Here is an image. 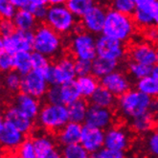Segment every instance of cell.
<instances>
[{
  "label": "cell",
  "mask_w": 158,
  "mask_h": 158,
  "mask_svg": "<svg viewBox=\"0 0 158 158\" xmlns=\"http://www.w3.org/2000/svg\"><path fill=\"white\" fill-rule=\"evenodd\" d=\"M62 158H91V154L81 144L62 147Z\"/></svg>",
  "instance_id": "d6a6232c"
},
{
  "label": "cell",
  "mask_w": 158,
  "mask_h": 158,
  "mask_svg": "<svg viewBox=\"0 0 158 158\" xmlns=\"http://www.w3.org/2000/svg\"><path fill=\"white\" fill-rule=\"evenodd\" d=\"M70 50L76 60L93 61L97 58L96 38L86 31L78 32L71 39Z\"/></svg>",
  "instance_id": "52a82bcc"
},
{
  "label": "cell",
  "mask_w": 158,
  "mask_h": 158,
  "mask_svg": "<svg viewBox=\"0 0 158 158\" xmlns=\"http://www.w3.org/2000/svg\"><path fill=\"white\" fill-rule=\"evenodd\" d=\"M136 89L143 94L153 98H158V80L152 75L137 81Z\"/></svg>",
  "instance_id": "f1b7e54d"
},
{
  "label": "cell",
  "mask_w": 158,
  "mask_h": 158,
  "mask_svg": "<svg viewBox=\"0 0 158 158\" xmlns=\"http://www.w3.org/2000/svg\"><path fill=\"white\" fill-rule=\"evenodd\" d=\"M3 52H5L4 49V38L0 35V54H2Z\"/></svg>",
  "instance_id": "680465c9"
},
{
  "label": "cell",
  "mask_w": 158,
  "mask_h": 158,
  "mask_svg": "<svg viewBox=\"0 0 158 158\" xmlns=\"http://www.w3.org/2000/svg\"><path fill=\"white\" fill-rule=\"evenodd\" d=\"M152 67L144 65V64L138 63V62H135L132 60H131L127 64L128 74L132 78L136 79L137 81L152 75Z\"/></svg>",
  "instance_id": "836d02e7"
},
{
  "label": "cell",
  "mask_w": 158,
  "mask_h": 158,
  "mask_svg": "<svg viewBox=\"0 0 158 158\" xmlns=\"http://www.w3.org/2000/svg\"><path fill=\"white\" fill-rule=\"evenodd\" d=\"M89 104L90 106L111 109L117 105V99L106 88L99 85L97 90L94 92V94L89 98Z\"/></svg>",
  "instance_id": "44dd1931"
},
{
  "label": "cell",
  "mask_w": 158,
  "mask_h": 158,
  "mask_svg": "<svg viewBox=\"0 0 158 158\" xmlns=\"http://www.w3.org/2000/svg\"><path fill=\"white\" fill-rule=\"evenodd\" d=\"M106 11L100 5H94L81 17V25L86 32L92 35L103 34L106 18Z\"/></svg>",
  "instance_id": "4fadbf2b"
},
{
  "label": "cell",
  "mask_w": 158,
  "mask_h": 158,
  "mask_svg": "<svg viewBox=\"0 0 158 158\" xmlns=\"http://www.w3.org/2000/svg\"><path fill=\"white\" fill-rule=\"evenodd\" d=\"M112 10L125 15H133L136 10V0H111Z\"/></svg>",
  "instance_id": "d590c367"
},
{
  "label": "cell",
  "mask_w": 158,
  "mask_h": 158,
  "mask_svg": "<svg viewBox=\"0 0 158 158\" xmlns=\"http://www.w3.org/2000/svg\"><path fill=\"white\" fill-rule=\"evenodd\" d=\"M152 76L154 77L156 80H158V63L155 64V65L152 67Z\"/></svg>",
  "instance_id": "6f0895ef"
},
{
  "label": "cell",
  "mask_w": 158,
  "mask_h": 158,
  "mask_svg": "<svg viewBox=\"0 0 158 158\" xmlns=\"http://www.w3.org/2000/svg\"><path fill=\"white\" fill-rule=\"evenodd\" d=\"M34 51L40 53L47 58L55 57L61 49V38L60 35L55 32L53 29L42 24L35 28L34 32Z\"/></svg>",
  "instance_id": "277c9868"
},
{
  "label": "cell",
  "mask_w": 158,
  "mask_h": 158,
  "mask_svg": "<svg viewBox=\"0 0 158 158\" xmlns=\"http://www.w3.org/2000/svg\"><path fill=\"white\" fill-rule=\"evenodd\" d=\"M10 2L16 8V10L27 9L30 5V0H10Z\"/></svg>",
  "instance_id": "c3c4849f"
},
{
  "label": "cell",
  "mask_w": 158,
  "mask_h": 158,
  "mask_svg": "<svg viewBox=\"0 0 158 158\" xmlns=\"http://www.w3.org/2000/svg\"><path fill=\"white\" fill-rule=\"evenodd\" d=\"M156 54H157V60H158V46H157V48H156Z\"/></svg>",
  "instance_id": "94428289"
},
{
  "label": "cell",
  "mask_w": 158,
  "mask_h": 158,
  "mask_svg": "<svg viewBox=\"0 0 158 158\" xmlns=\"http://www.w3.org/2000/svg\"><path fill=\"white\" fill-rule=\"evenodd\" d=\"M152 98L137 89H131L119 97L117 107L119 112L126 119L132 120L147 113L150 108Z\"/></svg>",
  "instance_id": "3957f363"
},
{
  "label": "cell",
  "mask_w": 158,
  "mask_h": 158,
  "mask_svg": "<svg viewBox=\"0 0 158 158\" xmlns=\"http://www.w3.org/2000/svg\"><path fill=\"white\" fill-rule=\"evenodd\" d=\"M97 57L119 61L126 55V48L123 42L101 35L96 39Z\"/></svg>",
  "instance_id": "9c48e42d"
},
{
  "label": "cell",
  "mask_w": 158,
  "mask_h": 158,
  "mask_svg": "<svg viewBox=\"0 0 158 158\" xmlns=\"http://www.w3.org/2000/svg\"><path fill=\"white\" fill-rule=\"evenodd\" d=\"M3 112L5 121L13 124L27 137L32 134L35 129V122L31 120L29 117H27L25 114H23L14 104L8 106Z\"/></svg>",
  "instance_id": "9a60e30c"
},
{
  "label": "cell",
  "mask_w": 158,
  "mask_h": 158,
  "mask_svg": "<svg viewBox=\"0 0 158 158\" xmlns=\"http://www.w3.org/2000/svg\"><path fill=\"white\" fill-rule=\"evenodd\" d=\"M148 112L152 116L155 123H157L158 122V98L152 99L150 108H148Z\"/></svg>",
  "instance_id": "bcb514c9"
},
{
  "label": "cell",
  "mask_w": 158,
  "mask_h": 158,
  "mask_svg": "<svg viewBox=\"0 0 158 158\" xmlns=\"http://www.w3.org/2000/svg\"><path fill=\"white\" fill-rule=\"evenodd\" d=\"M27 10L31 12L35 18L39 21H45L46 16H47L48 13V8L47 6H35L30 4L28 6Z\"/></svg>",
  "instance_id": "7bdbcfd3"
},
{
  "label": "cell",
  "mask_w": 158,
  "mask_h": 158,
  "mask_svg": "<svg viewBox=\"0 0 158 158\" xmlns=\"http://www.w3.org/2000/svg\"><path fill=\"white\" fill-rule=\"evenodd\" d=\"M48 3L51 6H59V5H64L66 3V0H48Z\"/></svg>",
  "instance_id": "11a10c76"
},
{
  "label": "cell",
  "mask_w": 158,
  "mask_h": 158,
  "mask_svg": "<svg viewBox=\"0 0 158 158\" xmlns=\"http://www.w3.org/2000/svg\"><path fill=\"white\" fill-rule=\"evenodd\" d=\"M50 85L41 73L32 70L21 79L20 92L41 100L45 97Z\"/></svg>",
  "instance_id": "ba28073f"
},
{
  "label": "cell",
  "mask_w": 158,
  "mask_h": 158,
  "mask_svg": "<svg viewBox=\"0 0 158 158\" xmlns=\"http://www.w3.org/2000/svg\"><path fill=\"white\" fill-rule=\"evenodd\" d=\"M30 4L35 6H46L48 4V0H30Z\"/></svg>",
  "instance_id": "f5cc1de1"
},
{
  "label": "cell",
  "mask_w": 158,
  "mask_h": 158,
  "mask_svg": "<svg viewBox=\"0 0 158 158\" xmlns=\"http://www.w3.org/2000/svg\"><path fill=\"white\" fill-rule=\"evenodd\" d=\"M118 62L116 60H106L103 58L97 57L92 61V75L97 79H102L108 74L112 73L117 70Z\"/></svg>",
  "instance_id": "603a6c76"
},
{
  "label": "cell",
  "mask_w": 158,
  "mask_h": 158,
  "mask_svg": "<svg viewBox=\"0 0 158 158\" xmlns=\"http://www.w3.org/2000/svg\"><path fill=\"white\" fill-rule=\"evenodd\" d=\"M16 152L20 156V158H39L33 140L30 136L25 139V141L16 150Z\"/></svg>",
  "instance_id": "8d00e7d4"
},
{
  "label": "cell",
  "mask_w": 158,
  "mask_h": 158,
  "mask_svg": "<svg viewBox=\"0 0 158 158\" xmlns=\"http://www.w3.org/2000/svg\"><path fill=\"white\" fill-rule=\"evenodd\" d=\"M69 122L68 109L63 105L44 104L36 119L38 124L46 132L56 135Z\"/></svg>",
  "instance_id": "7a4b0ae2"
},
{
  "label": "cell",
  "mask_w": 158,
  "mask_h": 158,
  "mask_svg": "<svg viewBox=\"0 0 158 158\" xmlns=\"http://www.w3.org/2000/svg\"><path fill=\"white\" fill-rule=\"evenodd\" d=\"M12 20L16 30L25 32H33V30L36 28V21H38L33 14L27 9L17 10Z\"/></svg>",
  "instance_id": "7402d4cb"
},
{
  "label": "cell",
  "mask_w": 158,
  "mask_h": 158,
  "mask_svg": "<svg viewBox=\"0 0 158 158\" xmlns=\"http://www.w3.org/2000/svg\"><path fill=\"white\" fill-rule=\"evenodd\" d=\"M114 122V112L110 108H104L90 106L87 110L85 124V126L102 129L106 131L112 127Z\"/></svg>",
  "instance_id": "8fae6325"
},
{
  "label": "cell",
  "mask_w": 158,
  "mask_h": 158,
  "mask_svg": "<svg viewBox=\"0 0 158 158\" xmlns=\"http://www.w3.org/2000/svg\"><path fill=\"white\" fill-rule=\"evenodd\" d=\"M97 155L99 158H127L124 152L111 151L106 148H102L99 152H97Z\"/></svg>",
  "instance_id": "f6af8a7d"
},
{
  "label": "cell",
  "mask_w": 158,
  "mask_h": 158,
  "mask_svg": "<svg viewBox=\"0 0 158 158\" xmlns=\"http://www.w3.org/2000/svg\"><path fill=\"white\" fill-rule=\"evenodd\" d=\"M147 36L151 41H158V30L152 27L150 28V29H148Z\"/></svg>",
  "instance_id": "816d5d0a"
},
{
  "label": "cell",
  "mask_w": 158,
  "mask_h": 158,
  "mask_svg": "<svg viewBox=\"0 0 158 158\" xmlns=\"http://www.w3.org/2000/svg\"><path fill=\"white\" fill-rule=\"evenodd\" d=\"M14 105L19 109L23 114L29 117L33 121H36L40 111L41 109L40 100L35 99L25 93L19 92L15 95Z\"/></svg>",
  "instance_id": "d6986e66"
},
{
  "label": "cell",
  "mask_w": 158,
  "mask_h": 158,
  "mask_svg": "<svg viewBox=\"0 0 158 158\" xmlns=\"http://www.w3.org/2000/svg\"><path fill=\"white\" fill-rule=\"evenodd\" d=\"M88 107L89 105L86 102V100L82 98L68 106L67 109L69 115V122H74L78 124L85 123Z\"/></svg>",
  "instance_id": "d4e9b609"
},
{
  "label": "cell",
  "mask_w": 158,
  "mask_h": 158,
  "mask_svg": "<svg viewBox=\"0 0 158 158\" xmlns=\"http://www.w3.org/2000/svg\"><path fill=\"white\" fill-rule=\"evenodd\" d=\"M131 145V135L122 127H111L105 131V148L125 152Z\"/></svg>",
  "instance_id": "7c38bea8"
},
{
  "label": "cell",
  "mask_w": 158,
  "mask_h": 158,
  "mask_svg": "<svg viewBox=\"0 0 158 158\" xmlns=\"http://www.w3.org/2000/svg\"><path fill=\"white\" fill-rule=\"evenodd\" d=\"M16 11L10 0H0V17L2 19H13Z\"/></svg>",
  "instance_id": "ab89813d"
},
{
  "label": "cell",
  "mask_w": 158,
  "mask_h": 158,
  "mask_svg": "<svg viewBox=\"0 0 158 158\" xmlns=\"http://www.w3.org/2000/svg\"><path fill=\"white\" fill-rule=\"evenodd\" d=\"M26 138L27 136L19 129L10 122L5 121L4 127L0 131V148L7 152H16Z\"/></svg>",
  "instance_id": "5bb4252c"
},
{
  "label": "cell",
  "mask_w": 158,
  "mask_h": 158,
  "mask_svg": "<svg viewBox=\"0 0 158 158\" xmlns=\"http://www.w3.org/2000/svg\"><path fill=\"white\" fill-rule=\"evenodd\" d=\"M91 158H99V157H98L97 153H95V154H91Z\"/></svg>",
  "instance_id": "91938a15"
},
{
  "label": "cell",
  "mask_w": 158,
  "mask_h": 158,
  "mask_svg": "<svg viewBox=\"0 0 158 158\" xmlns=\"http://www.w3.org/2000/svg\"><path fill=\"white\" fill-rule=\"evenodd\" d=\"M60 89L61 103L63 106H68L71 104L75 103V102L82 98L76 80L69 81L67 83H64L62 85H60Z\"/></svg>",
  "instance_id": "cb8c5ba5"
},
{
  "label": "cell",
  "mask_w": 158,
  "mask_h": 158,
  "mask_svg": "<svg viewBox=\"0 0 158 158\" xmlns=\"http://www.w3.org/2000/svg\"><path fill=\"white\" fill-rule=\"evenodd\" d=\"M129 57L132 61L153 67L158 63L156 48L151 43L142 42L135 44L129 50Z\"/></svg>",
  "instance_id": "ac0fdd59"
},
{
  "label": "cell",
  "mask_w": 158,
  "mask_h": 158,
  "mask_svg": "<svg viewBox=\"0 0 158 158\" xmlns=\"http://www.w3.org/2000/svg\"><path fill=\"white\" fill-rule=\"evenodd\" d=\"M135 31V23L132 18L115 10H109L103 30V35L121 42L131 40Z\"/></svg>",
  "instance_id": "6da1fadb"
},
{
  "label": "cell",
  "mask_w": 158,
  "mask_h": 158,
  "mask_svg": "<svg viewBox=\"0 0 158 158\" xmlns=\"http://www.w3.org/2000/svg\"><path fill=\"white\" fill-rule=\"evenodd\" d=\"M95 5L94 0H66L65 6L76 17H82Z\"/></svg>",
  "instance_id": "4dcf8cb0"
},
{
  "label": "cell",
  "mask_w": 158,
  "mask_h": 158,
  "mask_svg": "<svg viewBox=\"0 0 158 158\" xmlns=\"http://www.w3.org/2000/svg\"><path fill=\"white\" fill-rule=\"evenodd\" d=\"M155 124H156L155 121L153 120L152 116L148 112L131 120V129L138 134H144V133L151 132L153 129Z\"/></svg>",
  "instance_id": "4316f807"
},
{
  "label": "cell",
  "mask_w": 158,
  "mask_h": 158,
  "mask_svg": "<svg viewBox=\"0 0 158 158\" xmlns=\"http://www.w3.org/2000/svg\"><path fill=\"white\" fill-rule=\"evenodd\" d=\"M14 70L23 77L33 70L32 52H18L13 56Z\"/></svg>",
  "instance_id": "484cf974"
},
{
  "label": "cell",
  "mask_w": 158,
  "mask_h": 158,
  "mask_svg": "<svg viewBox=\"0 0 158 158\" xmlns=\"http://www.w3.org/2000/svg\"><path fill=\"white\" fill-rule=\"evenodd\" d=\"M15 26L12 19H2L0 20V35L3 38L10 36L15 32Z\"/></svg>",
  "instance_id": "ee69618b"
},
{
  "label": "cell",
  "mask_w": 158,
  "mask_h": 158,
  "mask_svg": "<svg viewBox=\"0 0 158 158\" xmlns=\"http://www.w3.org/2000/svg\"><path fill=\"white\" fill-rule=\"evenodd\" d=\"M21 79L22 76L18 74L16 71L12 70L8 73H5L2 79V85L8 92L11 94L16 95L20 92V85H21Z\"/></svg>",
  "instance_id": "f546056e"
},
{
  "label": "cell",
  "mask_w": 158,
  "mask_h": 158,
  "mask_svg": "<svg viewBox=\"0 0 158 158\" xmlns=\"http://www.w3.org/2000/svg\"><path fill=\"white\" fill-rule=\"evenodd\" d=\"M76 81L78 83L82 99H89L99 87V81L92 74L83 77H78Z\"/></svg>",
  "instance_id": "83f0119b"
},
{
  "label": "cell",
  "mask_w": 158,
  "mask_h": 158,
  "mask_svg": "<svg viewBox=\"0 0 158 158\" xmlns=\"http://www.w3.org/2000/svg\"><path fill=\"white\" fill-rule=\"evenodd\" d=\"M45 103L50 105H62L60 85H51L44 97Z\"/></svg>",
  "instance_id": "f35d334b"
},
{
  "label": "cell",
  "mask_w": 158,
  "mask_h": 158,
  "mask_svg": "<svg viewBox=\"0 0 158 158\" xmlns=\"http://www.w3.org/2000/svg\"><path fill=\"white\" fill-rule=\"evenodd\" d=\"M12 70H14L13 56L7 52H3L0 54V72L5 74Z\"/></svg>",
  "instance_id": "b9f144b4"
},
{
  "label": "cell",
  "mask_w": 158,
  "mask_h": 158,
  "mask_svg": "<svg viewBox=\"0 0 158 158\" xmlns=\"http://www.w3.org/2000/svg\"><path fill=\"white\" fill-rule=\"evenodd\" d=\"M5 124V117H4V112L0 110V131H2V128Z\"/></svg>",
  "instance_id": "9f6ffc18"
},
{
  "label": "cell",
  "mask_w": 158,
  "mask_h": 158,
  "mask_svg": "<svg viewBox=\"0 0 158 158\" xmlns=\"http://www.w3.org/2000/svg\"><path fill=\"white\" fill-rule=\"evenodd\" d=\"M80 144L90 154H95L105 148V131L85 125Z\"/></svg>",
  "instance_id": "e0dca14e"
},
{
  "label": "cell",
  "mask_w": 158,
  "mask_h": 158,
  "mask_svg": "<svg viewBox=\"0 0 158 158\" xmlns=\"http://www.w3.org/2000/svg\"><path fill=\"white\" fill-rule=\"evenodd\" d=\"M133 20L135 25L140 28H145V29H150L154 25L151 13V8H136L135 12L133 13Z\"/></svg>",
  "instance_id": "1f68e13d"
},
{
  "label": "cell",
  "mask_w": 158,
  "mask_h": 158,
  "mask_svg": "<svg viewBox=\"0 0 158 158\" xmlns=\"http://www.w3.org/2000/svg\"><path fill=\"white\" fill-rule=\"evenodd\" d=\"M151 13L155 26H158V0L151 7Z\"/></svg>",
  "instance_id": "f907efd6"
},
{
  "label": "cell",
  "mask_w": 158,
  "mask_h": 158,
  "mask_svg": "<svg viewBox=\"0 0 158 158\" xmlns=\"http://www.w3.org/2000/svg\"><path fill=\"white\" fill-rule=\"evenodd\" d=\"M145 146L148 153L154 158H158V127L148 132Z\"/></svg>",
  "instance_id": "74e56055"
},
{
  "label": "cell",
  "mask_w": 158,
  "mask_h": 158,
  "mask_svg": "<svg viewBox=\"0 0 158 158\" xmlns=\"http://www.w3.org/2000/svg\"><path fill=\"white\" fill-rule=\"evenodd\" d=\"M157 0H136V8L147 9L151 8Z\"/></svg>",
  "instance_id": "681fc988"
},
{
  "label": "cell",
  "mask_w": 158,
  "mask_h": 158,
  "mask_svg": "<svg viewBox=\"0 0 158 158\" xmlns=\"http://www.w3.org/2000/svg\"><path fill=\"white\" fill-rule=\"evenodd\" d=\"M75 70L78 77H83L92 74V61L76 60H75Z\"/></svg>",
  "instance_id": "60d3db41"
},
{
  "label": "cell",
  "mask_w": 158,
  "mask_h": 158,
  "mask_svg": "<svg viewBox=\"0 0 158 158\" xmlns=\"http://www.w3.org/2000/svg\"><path fill=\"white\" fill-rule=\"evenodd\" d=\"M34 32H25L15 30L10 36L4 38L5 52L14 56L18 52H32L34 51Z\"/></svg>",
  "instance_id": "30bf717a"
},
{
  "label": "cell",
  "mask_w": 158,
  "mask_h": 158,
  "mask_svg": "<svg viewBox=\"0 0 158 158\" xmlns=\"http://www.w3.org/2000/svg\"><path fill=\"white\" fill-rule=\"evenodd\" d=\"M52 65V63L49 60V58L46 56L38 53V52H32V66L33 70L38 71L41 73L43 76H45L46 72H47ZM45 78V77H44Z\"/></svg>",
  "instance_id": "e575fe53"
},
{
  "label": "cell",
  "mask_w": 158,
  "mask_h": 158,
  "mask_svg": "<svg viewBox=\"0 0 158 158\" xmlns=\"http://www.w3.org/2000/svg\"><path fill=\"white\" fill-rule=\"evenodd\" d=\"M45 79L49 85H62L64 83L75 81L77 74L75 60L70 57H63L57 62L52 63L45 74Z\"/></svg>",
  "instance_id": "8992f818"
},
{
  "label": "cell",
  "mask_w": 158,
  "mask_h": 158,
  "mask_svg": "<svg viewBox=\"0 0 158 158\" xmlns=\"http://www.w3.org/2000/svg\"><path fill=\"white\" fill-rule=\"evenodd\" d=\"M1 158H20V156L18 155L16 152H7L4 156Z\"/></svg>",
  "instance_id": "db71d44e"
},
{
  "label": "cell",
  "mask_w": 158,
  "mask_h": 158,
  "mask_svg": "<svg viewBox=\"0 0 158 158\" xmlns=\"http://www.w3.org/2000/svg\"><path fill=\"white\" fill-rule=\"evenodd\" d=\"M0 82H1V81H0Z\"/></svg>",
  "instance_id": "6125c7cd"
},
{
  "label": "cell",
  "mask_w": 158,
  "mask_h": 158,
  "mask_svg": "<svg viewBox=\"0 0 158 158\" xmlns=\"http://www.w3.org/2000/svg\"><path fill=\"white\" fill-rule=\"evenodd\" d=\"M39 158H62V154H61V151H60L57 147L53 148L52 151L40 155Z\"/></svg>",
  "instance_id": "7dc6e473"
},
{
  "label": "cell",
  "mask_w": 158,
  "mask_h": 158,
  "mask_svg": "<svg viewBox=\"0 0 158 158\" xmlns=\"http://www.w3.org/2000/svg\"><path fill=\"white\" fill-rule=\"evenodd\" d=\"M82 127L83 126H81V124L68 122L55 135L56 141L61 147L80 144L81 139Z\"/></svg>",
  "instance_id": "ffe728a7"
},
{
  "label": "cell",
  "mask_w": 158,
  "mask_h": 158,
  "mask_svg": "<svg viewBox=\"0 0 158 158\" xmlns=\"http://www.w3.org/2000/svg\"><path fill=\"white\" fill-rule=\"evenodd\" d=\"M45 22L46 25L59 35H65L71 32L76 26V16L65 5L50 6Z\"/></svg>",
  "instance_id": "5b68a950"
},
{
  "label": "cell",
  "mask_w": 158,
  "mask_h": 158,
  "mask_svg": "<svg viewBox=\"0 0 158 158\" xmlns=\"http://www.w3.org/2000/svg\"><path fill=\"white\" fill-rule=\"evenodd\" d=\"M101 85L110 91L115 97H121L131 90V81L126 74L114 71L100 80Z\"/></svg>",
  "instance_id": "2e32d148"
}]
</instances>
